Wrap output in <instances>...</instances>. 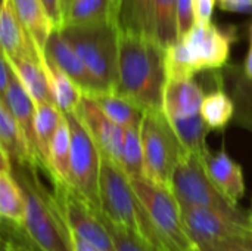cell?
<instances>
[{"mask_svg": "<svg viewBox=\"0 0 252 251\" xmlns=\"http://www.w3.org/2000/svg\"><path fill=\"white\" fill-rule=\"evenodd\" d=\"M0 251H12L10 241L4 235H1V240H0Z\"/></svg>", "mask_w": 252, "mask_h": 251, "instance_id": "ee69618b", "label": "cell"}, {"mask_svg": "<svg viewBox=\"0 0 252 251\" xmlns=\"http://www.w3.org/2000/svg\"><path fill=\"white\" fill-rule=\"evenodd\" d=\"M0 43L1 52L12 59L32 56L35 59H44L46 55L37 47L30 37L25 27L16 16L10 0L1 1L0 10Z\"/></svg>", "mask_w": 252, "mask_h": 251, "instance_id": "5bb4252c", "label": "cell"}, {"mask_svg": "<svg viewBox=\"0 0 252 251\" xmlns=\"http://www.w3.org/2000/svg\"><path fill=\"white\" fill-rule=\"evenodd\" d=\"M44 55L65 74H68L75 81V84L83 90L84 95L108 92L93 77V74L86 67L80 55L75 52V49L69 44V41L62 36V33L58 28L52 31L44 49Z\"/></svg>", "mask_w": 252, "mask_h": 251, "instance_id": "4fadbf2b", "label": "cell"}, {"mask_svg": "<svg viewBox=\"0 0 252 251\" xmlns=\"http://www.w3.org/2000/svg\"><path fill=\"white\" fill-rule=\"evenodd\" d=\"M80 55L93 77L108 92L118 86L120 28L115 21L65 25L59 30Z\"/></svg>", "mask_w": 252, "mask_h": 251, "instance_id": "277c9868", "label": "cell"}, {"mask_svg": "<svg viewBox=\"0 0 252 251\" xmlns=\"http://www.w3.org/2000/svg\"><path fill=\"white\" fill-rule=\"evenodd\" d=\"M52 183H68L71 178V132L63 114L49 154V175Z\"/></svg>", "mask_w": 252, "mask_h": 251, "instance_id": "d4e9b609", "label": "cell"}, {"mask_svg": "<svg viewBox=\"0 0 252 251\" xmlns=\"http://www.w3.org/2000/svg\"><path fill=\"white\" fill-rule=\"evenodd\" d=\"M202 251H252V243L238 241H213L196 246Z\"/></svg>", "mask_w": 252, "mask_h": 251, "instance_id": "e575fe53", "label": "cell"}, {"mask_svg": "<svg viewBox=\"0 0 252 251\" xmlns=\"http://www.w3.org/2000/svg\"><path fill=\"white\" fill-rule=\"evenodd\" d=\"M217 0H193L195 22H211Z\"/></svg>", "mask_w": 252, "mask_h": 251, "instance_id": "8d00e7d4", "label": "cell"}, {"mask_svg": "<svg viewBox=\"0 0 252 251\" xmlns=\"http://www.w3.org/2000/svg\"><path fill=\"white\" fill-rule=\"evenodd\" d=\"M75 112L87 126L100 151L121 166L126 129L112 121L100 109V107L87 95H83L81 102Z\"/></svg>", "mask_w": 252, "mask_h": 251, "instance_id": "7c38bea8", "label": "cell"}, {"mask_svg": "<svg viewBox=\"0 0 252 251\" xmlns=\"http://www.w3.org/2000/svg\"><path fill=\"white\" fill-rule=\"evenodd\" d=\"M248 225H250V228L252 229V206H251V213H250V216H248Z\"/></svg>", "mask_w": 252, "mask_h": 251, "instance_id": "bcb514c9", "label": "cell"}, {"mask_svg": "<svg viewBox=\"0 0 252 251\" xmlns=\"http://www.w3.org/2000/svg\"><path fill=\"white\" fill-rule=\"evenodd\" d=\"M168 121L188 152L196 154L202 158L210 154L207 146V136L211 129L202 118L201 112L182 118H168Z\"/></svg>", "mask_w": 252, "mask_h": 251, "instance_id": "484cf974", "label": "cell"}, {"mask_svg": "<svg viewBox=\"0 0 252 251\" xmlns=\"http://www.w3.org/2000/svg\"><path fill=\"white\" fill-rule=\"evenodd\" d=\"M49 18L52 19L55 28L61 30L63 27V15H62V0H41Z\"/></svg>", "mask_w": 252, "mask_h": 251, "instance_id": "74e56055", "label": "cell"}, {"mask_svg": "<svg viewBox=\"0 0 252 251\" xmlns=\"http://www.w3.org/2000/svg\"><path fill=\"white\" fill-rule=\"evenodd\" d=\"M72 1H74V0H62V15H63V22H65V18H66V15H68V10H69V7H71Z\"/></svg>", "mask_w": 252, "mask_h": 251, "instance_id": "f6af8a7d", "label": "cell"}, {"mask_svg": "<svg viewBox=\"0 0 252 251\" xmlns=\"http://www.w3.org/2000/svg\"><path fill=\"white\" fill-rule=\"evenodd\" d=\"M72 243H74V251H103L75 234H72Z\"/></svg>", "mask_w": 252, "mask_h": 251, "instance_id": "60d3db41", "label": "cell"}, {"mask_svg": "<svg viewBox=\"0 0 252 251\" xmlns=\"http://www.w3.org/2000/svg\"><path fill=\"white\" fill-rule=\"evenodd\" d=\"M250 36H251V43H252V24H251V28H250Z\"/></svg>", "mask_w": 252, "mask_h": 251, "instance_id": "c3c4849f", "label": "cell"}, {"mask_svg": "<svg viewBox=\"0 0 252 251\" xmlns=\"http://www.w3.org/2000/svg\"><path fill=\"white\" fill-rule=\"evenodd\" d=\"M62 120H63V112L56 104L53 102L35 104V117H34L35 141H37L40 161H41V170L46 175H49L50 145Z\"/></svg>", "mask_w": 252, "mask_h": 251, "instance_id": "7402d4cb", "label": "cell"}, {"mask_svg": "<svg viewBox=\"0 0 252 251\" xmlns=\"http://www.w3.org/2000/svg\"><path fill=\"white\" fill-rule=\"evenodd\" d=\"M71 132V178L69 185L96 212L100 207V163L102 152L77 112H63Z\"/></svg>", "mask_w": 252, "mask_h": 251, "instance_id": "52a82bcc", "label": "cell"}, {"mask_svg": "<svg viewBox=\"0 0 252 251\" xmlns=\"http://www.w3.org/2000/svg\"><path fill=\"white\" fill-rule=\"evenodd\" d=\"M176 18H177V34L182 37L195 24L193 0H176Z\"/></svg>", "mask_w": 252, "mask_h": 251, "instance_id": "836d02e7", "label": "cell"}, {"mask_svg": "<svg viewBox=\"0 0 252 251\" xmlns=\"http://www.w3.org/2000/svg\"><path fill=\"white\" fill-rule=\"evenodd\" d=\"M1 235H4L9 241H10V246H12V251H31L24 243H21L19 240H16L15 237H12V235H9L7 232H4V231H1Z\"/></svg>", "mask_w": 252, "mask_h": 251, "instance_id": "b9f144b4", "label": "cell"}, {"mask_svg": "<svg viewBox=\"0 0 252 251\" xmlns=\"http://www.w3.org/2000/svg\"><path fill=\"white\" fill-rule=\"evenodd\" d=\"M53 194L63 212L72 234L81 237L103 251H117L103 215L96 212L68 183H53Z\"/></svg>", "mask_w": 252, "mask_h": 251, "instance_id": "9c48e42d", "label": "cell"}, {"mask_svg": "<svg viewBox=\"0 0 252 251\" xmlns=\"http://www.w3.org/2000/svg\"><path fill=\"white\" fill-rule=\"evenodd\" d=\"M205 98L202 87L193 78L167 80L162 93V111L168 118H182L201 112Z\"/></svg>", "mask_w": 252, "mask_h": 251, "instance_id": "9a60e30c", "label": "cell"}, {"mask_svg": "<svg viewBox=\"0 0 252 251\" xmlns=\"http://www.w3.org/2000/svg\"><path fill=\"white\" fill-rule=\"evenodd\" d=\"M27 213V201L15 178L12 167H0V216L1 220L24 226Z\"/></svg>", "mask_w": 252, "mask_h": 251, "instance_id": "603a6c76", "label": "cell"}, {"mask_svg": "<svg viewBox=\"0 0 252 251\" xmlns=\"http://www.w3.org/2000/svg\"><path fill=\"white\" fill-rule=\"evenodd\" d=\"M171 191L182 207H205L221 212L230 217L248 222L238 204L232 203L211 180L205 169V158L188 152L177 164Z\"/></svg>", "mask_w": 252, "mask_h": 251, "instance_id": "8992f818", "label": "cell"}, {"mask_svg": "<svg viewBox=\"0 0 252 251\" xmlns=\"http://www.w3.org/2000/svg\"><path fill=\"white\" fill-rule=\"evenodd\" d=\"M217 4L226 12L245 13L252 10V0H217Z\"/></svg>", "mask_w": 252, "mask_h": 251, "instance_id": "f35d334b", "label": "cell"}, {"mask_svg": "<svg viewBox=\"0 0 252 251\" xmlns=\"http://www.w3.org/2000/svg\"><path fill=\"white\" fill-rule=\"evenodd\" d=\"M103 222L108 231L111 232L117 251H161L152 243H149L145 237L134 232L133 229H128L121 225H115L105 216H103Z\"/></svg>", "mask_w": 252, "mask_h": 251, "instance_id": "d6a6232c", "label": "cell"}, {"mask_svg": "<svg viewBox=\"0 0 252 251\" xmlns=\"http://www.w3.org/2000/svg\"><path fill=\"white\" fill-rule=\"evenodd\" d=\"M155 12V37L165 47L179 38L176 0H154Z\"/></svg>", "mask_w": 252, "mask_h": 251, "instance_id": "1f68e13d", "label": "cell"}, {"mask_svg": "<svg viewBox=\"0 0 252 251\" xmlns=\"http://www.w3.org/2000/svg\"><path fill=\"white\" fill-rule=\"evenodd\" d=\"M7 59H9L13 71L16 72L18 78L21 80V83L24 84L27 92L32 98L34 104H38V102L56 104L53 93H52L50 83H49L47 72L44 70L46 58L44 59H35L32 56H27V58L12 59L7 56Z\"/></svg>", "mask_w": 252, "mask_h": 251, "instance_id": "ffe728a7", "label": "cell"}, {"mask_svg": "<svg viewBox=\"0 0 252 251\" xmlns=\"http://www.w3.org/2000/svg\"><path fill=\"white\" fill-rule=\"evenodd\" d=\"M245 80H241L238 83V95H239V101H244L247 104V107H252V78H248L244 74ZM247 126L252 127V118L247 123Z\"/></svg>", "mask_w": 252, "mask_h": 251, "instance_id": "ab89813d", "label": "cell"}, {"mask_svg": "<svg viewBox=\"0 0 252 251\" xmlns=\"http://www.w3.org/2000/svg\"><path fill=\"white\" fill-rule=\"evenodd\" d=\"M38 167L12 164V172L22 186L27 213L22 229L44 251H74L72 232L53 192L38 178Z\"/></svg>", "mask_w": 252, "mask_h": 251, "instance_id": "7a4b0ae2", "label": "cell"}, {"mask_svg": "<svg viewBox=\"0 0 252 251\" xmlns=\"http://www.w3.org/2000/svg\"><path fill=\"white\" fill-rule=\"evenodd\" d=\"M121 167L130 179L145 178V157L140 138V127H127Z\"/></svg>", "mask_w": 252, "mask_h": 251, "instance_id": "4dcf8cb0", "label": "cell"}, {"mask_svg": "<svg viewBox=\"0 0 252 251\" xmlns=\"http://www.w3.org/2000/svg\"><path fill=\"white\" fill-rule=\"evenodd\" d=\"M114 10L115 0H74L65 18L63 27L115 21Z\"/></svg>", "mask_w": 252, "mask_h": 251, "instance_id": "83f0119b", "label": "cell"}, {"mask_svg": "<svg viewBox=\"0 0 252 251\" xmlns=\"http://www.w3.org/2000/svg\"><path fill=\"white\" fill-rule=\"evenodd\" d=\"M10 3L30 37L44 53L47 40L55 30V25L49 18L41 0H10Z\"/></svg>", "mask_w": 252, "mask_h": 251, "instance_id": "44dd1931", "label": "cell"}, {"mask_svg": "<svg viewBox=\"0 0 252 251\" xmlns=\"http://www.w3.org/2000/svg\"><path fill=\"white\" fill-rule=\"evenodd\" d=\"M196 68L189 56V52L182 40L176 38L173 43L165 46V74L167 80H182L193 78Z\"/></svg>", "mask_w": 252, "mask_h": 251, "instance_id": "f546056e", "label": "cell"}, {"mask_svg": "<svg viewBox=\"0 0 252 251\" xmlns=\"http://www.w3.org/2000/svg\"><path fill=\"white\" fill-rule=\"evenodd\" d=\"M140 201L139 229L161 251H190L195 244L183 223L182 207L171 188L146 178L130 179Z\"/></svg>", "mask_w": 252, "mask_h": 251, "instance_id": "3957f363", "label": "cell"}, {"mask_svg": "<svg viewBox=\"0 0 252 251\" xmlns=\"http://www.w3.org/2000/svg\"><path fill=\"white\" fill-rule=\"evenodd\" d=\"M1 231L7 232L9 235L15 237L16 240H19L21 243H24L31 251H44L43 249H40L34 241L30 240V237L25 234V231L22 229V226H18V225L10 223V222H6V220H1Z\"/></svg>", "mask_w": 252, "mask_h": 251, "instance_id": "d590c367", "label": "cell"}, {"mask_svg": "<svg viewBox=\"0 0 252 251\" xmlns=\"http://www.w3.org/2000/svg\"><path fill=\"white\" fill-rule=\"evenodd\" d=\"M182 40L196 71L201 72L219 70L227 64L235 34L219 28L213 22H195L193 27L182 36Z\"/></svg>", "mask_w": 252, "mask_h": 251, "instance_id": "8fae6325", "label": "cell"}, {"mask_svg": "<svg viewBox=\"0 0 252 251\" xmlns=\"http://www.w3.org/2000/svg\"><path fill=\"white\" fill-rule=\"evenodd\" d=\"M87 96H90L112 121L123 126L124 129L140 127L145 109L126 96L117 92H97Z\"/></svg>", "mask_w": 252, "mask_h": 251, "instance_id": "cb8c5ba5", "label": "cell"}, {"mask_svg": "<svg viewBox=\"0 0 252 251\" xmlns=\"http://www.w3.org/2000/svg\"><path fill=\"white\" fill-rule=\"evenodd\" d=\"M114 19L121 33L155 37L154 0H115Z\"/></svg>", "mask_w": 252, "mask_h": 251, "instance_id": "d6986e66", "label": "cell"}, {"mask_svg": "<svg viewBox=\"0 0 252 251\" xmlns=\"http://www.w3.org/2000/svg\"><path fill=\"white\" fill-rule=\"evenodd\" d=\"M235 102L223 90L216 89L205 95L201 105V115L210 129L221 130L235 115Z\"/></svg>", "mask_w": 252, "mask_h": 251, "instance_id": "f1b7e54d", "label": "cell"}, {"mask_svg": "<svg viewBox=\"0 0 252 251\" xmlns=\"http://www.w3.org/2000/svg\"><path fill=\"white\" fill-rule=\"evenodd\" d=\"M145 178L171 188L173 173L188 154L162 109L145 111L140 124Z\"/></svg>", "mask_w": 252, "mask_h": 251, "instance_id": "5b68a950", "label": "cell"}, {"mask_svg": "<svg viewBox=\"0 0 252 251\" xmlns=\"http://www.w3.org/2000/svg\"><path fill=\"white\" fill-rule=\"evenodd\" d=\"M165 81V47L155 37L120 31L115 92L145 111L162 109Z\"/></svg>", "mask_w": 252, "mask_h": 251, "instance_id": "6da1fadb", "label": "cell"}, {"mask_svg": "<svg viewBox=\"0 0 252 251\" xmlns=\"http://www.w3.org/2000/svg\"><path fill=\"white\" fill-rule=\"evenodd\" d=\"M0 102L10 111V114L16 118L21 129L24 130L35 157L38 161V167L41 170V161L37 149V141H35V130H34V117H35V104L21 80L18 78L16 72L13 71L12 80L6 92L1 95Z\"/></svg>", "mask_w": 252, "mask_h": 251, "instance_id": "e0dca14e", "label": "cell"}, {"mask_svg": "<svg viewBox=\"0 0 252 251\" xmlns=\"http://www.w3.org/2000/svg\"><path fill=\"white\" fill-rule=\"evenodd\" d=\"M190 251H202V250H201L199 247H196V246H195V247H193V249H192V250H190Z\"/></svg>", "mask_w": 252, "mask_h": 251, "instance_id": "7dc6e473", "label": "cell"}, {"mask_svg": "<svg viewBox=\"0 0 252 251\" xmlns=\"http://www.w3.org/2000/svg\"><path fill=\"white\" fill-rule=\"evenodd\" d=\"M182 207V206H180ZM183 223L195 246L213 241L252 243L248 222L205 207H182Z\"/></svg>", "mask_w": 252, "mask_h": 251, "instance_id": "30bf717a", "label": "cell"}, {"mask_svg": "<svg viewBox=\"0 0 252 251\" xmlns=\"http://www.w3.org/2000/svg\"><path fill=\"white\" fill-rule=\"evenodd\" d=\"M205 169L214 185L235 204L245 195V180L242 167L233 161L224 149L219 152H210L205 157Z\"/></svg>", "mask_w": 252, "mask_h": 251, "instance_id": "2e32d148", "label": "cell"}, {"mask_svg": "<svg viewBox=\"0 0 252 251\" xmlns=\"http://www.w3.org/2000/svg\"><path fill=\"white\" fill-rule=\"evenodd\" d=\"M99 192L102 215L112 223L140 234L139 216L142 206L133 189L131 180L124 169L105 152H102Z\"/></svg>", "mask_w": 252, "mask_h": 251, "instance_id": "ba28073f", "label": "cell"}, {"mask_svg": "<svg viewBox=\"0 0 252 251\" xmlns=\"http://www.w3.org/2000/svg\"><path fill=\"white\" fill-rule=\"evenodd\" d=\"M244 74H245L248 78H252V43L251 47H250V52H248V55H247L245 64H244Z\"/></svg>", "mask_w": 252, "mask_h": 251, "instance_id": "7bdbcfd3", "label": "cell"}, {"mask_svg": "<svg viewBox=\"0 0 252 251\" xmlns=\"http://www.w3.org/2000/svg\"><path fill=\"white\" fill-rule=\"evenodd\" d=\"M0 148L4 149L12 164L38 167L37 157L16 118L0 102ZM40 169V167H38Z\"/></svg>", "mask_w": 252, "mask_h": 251, "instance_id": "ac0fdd59", "label": "cell"}, {"mask_svg": "<svg viewBox=\"0 0 252 251\" xmlns=\"http://www.w3.org/2000/svg\"><path fill=\"white\" fill-rule=\"evenodd\" d=\"M44 70L47 72L56 105L62 109V112H75L84 95L83 90L49 58H46L44 61Z\"/></svg>", "mask_w": 252, "mask_h": 251, "instance_id": "4316f807", "label": "cell"}]
</instances>
